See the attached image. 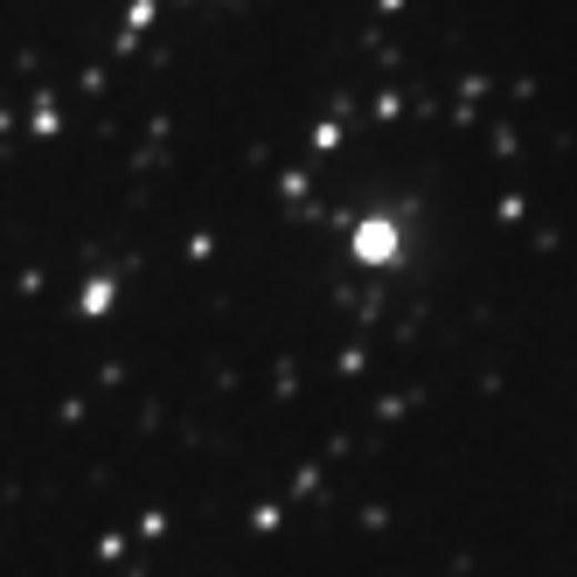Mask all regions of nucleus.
I'll list each match as a JSON object with an SVG mask.
<instances>
[{
	"instance_id": "1",
	"label": "nucleus",
	"mask_w": 577,
	"mask_h": 577,
	"mask_svg": "<svg viewBox=\"0 0 577 577\" xmlns=\"http://www.w3.org/2000/svg\"><path fill=\"white\" fill-rule=\"evenodd\" d=\"M348 257L362 272H397L404 265V216H389V209H370V216H355L348 230Z\"/></svg>"
},
{
	"instance_id": "2",
	"label": "nucleus",
	"mask_w": 577,
	"mask_h": 577,
	"mask_svg": "<svg viewBox=\"0 0 577 577\" xmlns=\"http://www.w3.org/2000/svg\"><path fill=\"white\" fill-rule=\"evenodd\" d=\"M119 300H125L119 272H84V279H77V321H84V327H104L119 313Z\"/></svg>"
},
{
	"instance_id": "3",
	"label": "nucleus",
	"mask_w": 577,
	"mask_h": 577,
	"mask_svg": "<svg viewBox=\"0 0 577 577\" xmlns=\"http://www.w3.org/2000/svg\"><path fill=\"white\" fill-rule=\"evenodd\" d=\"M63 125H70V119H63V98H57V91L29 98V112H21V133L42 140V146H49V140H63Z\"/></svg>"
},
{
	"instance_id": "4",
	"label": "nucleus",
	"mask_w": 577,
	"mask_h": 577,
	"mask_svg": "<svg viewBox=\"0 0 577 577\" xmlns=\"http://www.w3.org/2000/svg\"><path fill=\"white\" fill-rule=\"evenodd\" d=\"M91 564H104V570H112V564H125V536H119V529H104V536L91 543Z\"/></svg>"
},
{
	"instance_id": "5",
	"label": "nucleus",
	"mask_w": 577,
	"mask_h": 577,
	"mask_svg": "<svg viewBox=\"0 0 577 577\" xmlns=\"http://www.w3.org/2000/svg\"><path fill=\"white\" fill-rule=\"evenodd\" d=\"M341 146V119H321L313 125V153H334Z\"/></svg>"
}]
</instances>
